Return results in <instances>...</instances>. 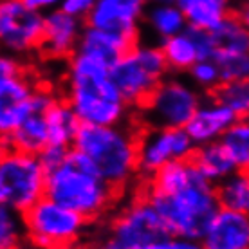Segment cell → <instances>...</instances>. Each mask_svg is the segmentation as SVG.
Instances as JSON below:
<instances>
[{
    "instance_id": "cell-13",
    "label": "cell",
    "mask_w": 249,
    "mask_h": 249,
    "mask_svg": "<svg viewBox=\"0 0 249 249\" xmlns=\"http://www.w3.org/2000/svg\"><path fill=\"white\" fill-rule=\"evenodd\" d=\"M148 9V0H96L85 25L98 27L139 42V31Z\"/></svg>"
},
{
    "instance_id": "cell-30",
    "label": "cell",
    "mask_w": 249,
    "mask_h": 249,
    "mask_svg": "<svg viewBox=\"0 0 249 249\" xmlns=\"http://www.w3.org/2000/svg\"><path fill=\"white\" fill-rule=\"evenodd\" d=\"M220 65L224 81L249 80V53L230 54V56L215 58Z\"/></svg>"
},
{
    "instance_id": "cell-10",
    "label": "cell",
    "mask_w": 249,
    "mask_h": 249,
    "mask_svg": "<svg viewBox=\"0 0 249 249\" xmlns=\"http://www.w3.org/2000/svg\"><path fill=\"white\" fill-rule=\"evenodd\" d=\"M139 177H150L175 161L192 159L197 150L186 128H143L139 130Z\"/></svg>"
},
{
    "instance_id": "cell-16",
    "label": "cell",
    "mask_w": 249,
    "mask_h": 249,
    "mask_svg": "<svg viewBox=\"0 0 249 249\" xmlns=\"http://www.w3.org/2000/svg\"><path fill=\"white\" fill-rule=\"evenodd\" d=\"M237 119V114L230 107L218 101L215 96L208 94L197 108V112L190 119V123L186 124V132L190 134L195 146L218 143Z\"/></svg>"
},
{
    "instance_id": "cell-15",
    "label": "cell",
    "mask_w": 249,
    "mask_h": 249,
    "mask_svg": "<svg viewBox=\"0 0 249 249\" xmlns=\"http://www.w3.org/2000/svg\"><path fill=\"white\" fill-rule=\"evenodd\" d=\"M85 22L67 15L62 9L45 13L44 36L40 51L49 60H69L80 45Z\"/></svg>"
},
{
    "instance_id": "cell-18",
    "label": "cell",
    "mask_w": 249,
    "mask_h": 249,
    "mask_svg": "<svg viewBox=\"0 0 249 249\" xmlns=\"http://www.w3.org/2000/svg\"><path fill=\"white\" fill-rule=\"evenodd\" d=\"M134 44H137V42H132L130 38H124L121 35H116V33L85 25L80 45H78L76 51L85 53L89 56L107 63L108 67H112L114 63L118 62Z\"/></svg>"
},
{
    "instance_id": "cell-19",
    "label": "cell",
    "mask_w": 249,
    "mask_h": 249,
    "mask_svg": "<svg viewBox=\"0 0 249 249\" xmlns=\"http://www.w3.org/2000/svg\"><path fill=\"white\" fill-rule=\"evenodd\" d=\"M186 15L188 25L213 31L230 15L237 13L240 0H177Z\"/></svg>"
},
{
    "instance_id": "cell-14",
    "label": "cell",
    "mask_w": 249,
    "mask_h": 249,
    "mask_svg": "<svg viewBox=\"0 0 249 249\" xmlns=\"http://www.w3.org/2000/svg\"><path fill=\"white\" fill-rule=\"evenodd\" d=\"M40 83L25 67L13 74H0V134L6 137L31 112V98Z\"/></svg>"
},
{
    "instance_id": "cell-23",
    "label": "cell",
    "mask_w": 249,
    "mask_h": 249,
    "mask_svg": "<svg viewBox=\"0 0 249 249\" xmlns=\"http://www.w3.org/2000/svg\"><path fill=\"white\" fill-rule=\"evenodd\" d=\"M215 42V58L249 53V27L237 13L230 15L224 22L212 31Z\"/></svg>"
},
{
    "instance_id": "cell-31",
    "label": "cell",
    "mask_w": 249,
    "mask_h": 249,
    "mask_svg": "<svg viewBox=\"0 0 249 249\" xmlns=\"http://www.w3.org/2000/svg\"><path fill=\"white\" fill-rule=\"evenodd\" d=\"M144 249H204L202 242L197 238H186V237H177V235H168V237L161 238L157 242L150 244Z\"/></svg>"
},
{
    "instance_id": "cell-22",
    "label": "cell",
    "mask_w": 249,
    "mask_h": 249,
    "mask_svg": "<svg viewBox=\"0 0 249 249\" xmlns=\"http://www.w3.org/2000/svg\"><path fill=\"white\" fill-rule=\"evenodd\" d=\"M159 45H161L162 54L166 58V63H168L172 74H188L190 69L202 60L199 44L195 40L192 27H188L186 31L164 40Z\"/></svg>"
},
{
    "instance_id": "cell-8",
    "label": "cell",
    "mask_w": 249,
    "mask_h": 249,
    "mask_svg": "<svg viewBox=\"0 0 249 249\" xmlns=\"http://www.w3.org/2000/svg\"><path fill=\"white\" fill-rule=\"evenodd\" d=\"M29 249H74L87 235V218L44 197L24 213Z\"/></svg>"
},
{
    "instance_id": "cell-24",
    "label": "cell",
    "mask_w": 249,
    "mask_h": 249,
    "mask_svg": "<svg viewBox=\"0 0 249 249\" xmlns=\"http://www.w3.org/2000/svg\"><path fill=\"white\" fill-rule=\"evenodd\" d=\"M192 161L195 162V166L202 172L206 179H210L212 182L218 184L224 179H228L233 172H237V166L230 154L226 152V148L218 143H210L197 146V150L193 152Z\"/></svg>"
},
{
    "instance_id": "cell-32",
    "label": "cell",
    "mask_w": 249,
    "mask_h": 249,
    "mask_svg": "<svg viewBox=\"0 0 249 249\" xmlns=\"http://www.w3.org/2000/svg\"><path fill=\"white\" fill-rule=\"evenodd\" d=\"M94 6H96V0H63L60 9L71 15V17H74V18H80L85 22L90 11L94 9Z\"/></svg>"
},
{
    "instance_id": "cell-26",
    "label": "cell",
    "mask_w": 249,
    "mask_h": 249,
    "mask_svg": "<svg viewBox=\"0 0 249 249\" xmlns=\"http://www.w3.org/2000/svg\"><path fill=\"white\" fill-rule=\"evenodd\" d=\"M220 144L230 154L237 170H249V118H238L222 136Z\"/></svg>"
},
{
    "instance_id": "cell-35",
    "label": "cell",
    "mask_w": 249,
    "mask_h": 249,
    "mask_svg": "<svg viewBox=\"0 0 249 249\" xmlns=\"http://www.w3.org/2000/svg\"><path fill=\"white\" fill-rule=\"evenodd\" d=\"M172 2H177V0H148V4H172Z\"/></svg>"
},
{
    "instance_id": "cell-5",
    "label": "cell",
    "mask_w": 249,
    "mask_h": 249,
    "mask_svg": "<svg viewBox=\"0 0 249 249\" xmlns=\"http://www.w3.org/2000/svg\"><path fill=\"white\" fill-rule=\"evenodd\" d=\"M168 235L172 233L161 213L139 192L112 215L101 233L98 249H144Z\"/></svg>"
},
{
    "instance_id": "cell-36",
    "label": "cell",
    "mask_w": 249,
    "mask_h": 249,
    "mask_svg": "<svg viewBox=\"0 0 249 249\" xmlns=\"http://www.w3.org/2000/svg\"><path fill=\"white\" fill-rule=\"evenodd\" d=\"M0 249H7V248H0Z\"/></svg>"
},
{
    "instance_id": "cell-21",
    "label": "cell",
    "mask_w": 249,
    "mask_h": 249,
    "mask_svg": "<svg viewBox=\"0 0 249 249\" xmlns=\"http://www.w3.org/2000/svg\"><path fill=\"white\" fill-rule=\"evenodd\" d=\"M143 25L150 31L152 36L157 38V44L164 40L186 31L188 20L177 2L172 4H148L146 15H144Z\"/></svg>"
},
{
    "instance_id": "cell-4",
    "label": "cell",
    "mask_w": 249,
    "mask_h": 249,
    "mask_svg": "<svg viewBox=\"0 0 249 249\" xmlns=\"http://www.w3.org/2000/svg\"><path fill=\"white\" fill-rule=\"evenodd\" d=\"M139 130L136 119L108 126L83 124L72 148L90 157L101 177L123 193L139 177Z\"/></svg>"
},
{
    "instance_id": "cell-28",
    "label": "cell",
    "mask_w": 249,
    "mask_h": 249,
    "mask_svg": "<svg viewBox=\"0 0 249 249\" xmlns=\"http://www.w3.org/2000/svg\"><path fill=\"white\" fill-rule=\"evenodd\" d=\"M237 114V118H249V80L224 81L212 94Z\"/></svg>"
},
{
    "instance_id": "cell-7",
    "label": "cell",
    "mask_w": 249,
    "mask_h": 249,
    "mask_svg": "<svg viewBox=\"0 0 249 249\" xmlns=\"http://www.w3.org/2000/svg\"><path fill=\"white\" fill-rule=\"evenodd\" d=\"M170 74L172 72L161 45L143 44L141 40L132 45L110 69L114 83L134 110L143 105Z\"/></svg>"
},
{
    "instance_id": "cell-20",
    "label": "cell",
    "mask_w": 249,
    "mask_h": 249,
    "mask_svg": "<svg viewBox=\"0 0 249 249\" xmlns=\"http://www.w3.org/2000/svg\"><path fill=\"white\" fill-rule=\"evenodd\" d=\"M83 126L81 119L74 112V108L69 105V101L60 96L54 105L47 112V128H49V144L72 148L78 137V132Z\"/></svg>"
},
{
    "instance_id": "cell-12",
    "label": "cell",
    "mask_w": 249,
    "mask_h": 249,
    "mask_svg": "<svg viewBox=\"0 0 249 249\" xmlns=\"http://www.w3.org/2000/svg\"><path fill=\"white\" fill-rule=\"evenodd\" d=\"M60 94L53 87L38 85L31 98V112L27 118L6 137H2V144L9 148L24 150L29 154H40L49 144V128H47V112L54 105Z\"/></svg>"
},
{
    "instance_id": "cell-6",
    "label": "cell",
    "mask_w": 249,
    "mask_h": 249,
    "mask_svg": "<svg viewBox=\"0 0 249 249\" xmlns=\"http://www.w3.org/2000/svg\"><path fill=\"white\" fill-rule=\"evenodd\" d=\"M206 94L190 78L170 74L150 94L143 105L134 110V119L143 128H186Z\"/></svg>"
},
{
    "instance_id": "cell-17",
    "label": "cell",
    "mask_w": 249,
    "mask_h": 249,
    "mask_svg": "<svg viewBox=\"0 0 249 249\" xmlns=\"http://www.w3.org/2000/svg\"><path fill=\"white\" fill-rule=\"evenodd\" d=\"M200 242L204 249H249V215L218 208Z\"/></svg>"
},
{
    "instance_id": "cell-11",
    "label": "cell",
    "mask_w": 249,
    "mask_h": 249,
    "mask_svg": "<svg viewBox=\"0 0 249 249\" xmlns=\"http://www.w3.org/2000/svg\"><path fill=\"white\" fill-rule=\"evenodd\" d=\"M45 15L22 0H2L0 4V42L6 53L27 56L40 51Z\"/></svg>"
},
{
    "instance_id": "cell-3",
    "label": "cell",
    "mask_w": 249,
    "mask_h": 249,
    "mask_svg": "<svg viewBox=\"0 0 249 249\" xmlns=\"http://www.w3.org/2000/svg\"><path fill=\"white\" fill-rule=\"evenodd\" d=\"M121 193L103 179L90 157L71 148L56 168L47 172L45 197L67 206L89 222L105 217Z\"/></svg>"
},
{
    "instance_id": "cell-33",
    "label": "cell",
    "mask_w": 249,
    "mask_h": 249,
    "mask_svg": "<svg viewBox=\"0 0 249 249\" xmlns=\"http://www.w3.org/2000/svg\"><path fill=\"white\" fill-rule=\"evenodd\" d=\"M69 154V148H62V146H53V144H47V148H44L38 156L42 159V162L45 164L47 172L53 168H56L58 164L65 159V156Z\"/></svg>"
},
{
    "instance_id": "cell-34",
    "label": "cell",
    "mask_w": 249,
    "mask_h": 249,
    "mask_svg": "<svg viewBox=\"0 0 249 249\" xmlns=\"http://www.w3.org/2000/svg\"><path fill=\"white\" fill-rule=\"evenodd\" d=\"M24 4H27L29 7L33 9H36L40 13H49V11H54V9H60L63 0H22Z\"/></svg>"
},
{
    "instance_id": "cell-25",
    "label": "cell",
    "mask_w": 249,
    "mask_h": 249,
    "mask_svg": "<svg viewBox=\"0 0 249 249\" xmlns=\"http://www.w3.org/2000/svg\"><path fill=\"white\" fill-rule=\"evenodd\" d=\"M220 208L249 215V170H237L217 184Z\"/></svg>"
},
{
    "instance_id": "cell-9",
    "label": "cell",
    "mask_w": 249,
    "mask_h": 249,
    "mask_svg": "<svg viewBox=\"0 0 249 249\" xmlns=\"http://www.w3.org/2000/svg\"><path fill=\"white\" fill-rule=\"evenodd\" d=\"M47 168L38 154L4 146L0 157V204L25 213L45 197Z\"/></svg>"
},
{
    "instance_id": "cell-1",
    "label": "cell",
    "mask_w": 249,
    "mask_h": 249,
    "mask_svg": "<svg viewBox=\"0 0 249 249\" xmlns=\"http://www.w3.org/2000/svg\"><path fill=\"white\" fill-rule=\"evenodd\" d=\"M141 192L161 213L172 235L200 240L220 208L217 184L192 159L175 161L143 181Z\"/></svg>"
},
{
    "instance_id": "cell-29",
    "label": "cell",
    "mask_w": 249,
    "mask_h": 249,
    "mask_svg": "<svg viewBox=\"0 0 249 249\" xmlns=\"http://www.w3.org/2000/svg\"><path fill=\"white\" fill-rule=\"evenodd\" d=\"M188 78H190V81H192L193 85L199 87L206 96H208V94H213L222 83H224L220 65H218V62L215 58H208V60L197 62L190 69Z\"/></svg>"
},
{
    "instance_id": "cell-2",
    "label": "cell",
    "mask_w": 249,
    "mask_h": 249,
    "mask_svg": "<svg viewBox=\"0 0 249 249\" xmlns=\"http://www.w3.org/2000/svg\"><path fill=\"white\" fill-rule=\"evenodd\" d=\"M107 63L76 51L67 60L63 98L83 124L108 126L134 119V108L114 83Z\"/></svg>"
},
{
    "instance_id": "cell-27",
    "label": "cell",
    "mask_w": 249,
    "mask_h": 249,
    "mask_svg": "<svg viewBox=\"0 0 249 249\" xmlns=\"http://www.w3.org/2000/svg\"><path fill=\"white\" fill-rule=\"evenodd\" d=\"M0 248H27L24 213L4 204H0Z\"/></svg>"
}]
</instances>
